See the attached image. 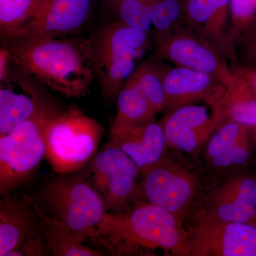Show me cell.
I'll return each mask as SVG.
<instances>
[{
  "label": "cell",
  "instance_id": "obj_1",
  "mask_svg": "<svg viewBox=\"0 0 256 256\" xmlns=\"http://www.w3.org/2000/svg\"><path fill=\"white\" fill-rule=\"evenodd\" d=\"M183 220L148 202L119 213L106 212L90 239L112 256H190Z\"/></svg>",
  "mask_w": 256,
  "mask_h": 256
},
{
  "label": "cell",
  "instance_id": "obj_2",
  "mask_svg": "<svg viewBox=\"0 0 256 256\" xmlns=\"http://www.w3.org/2000/svg\"><path fill=\"white\" fill-rule=\"evenodd\" d=\"M12 60L42 85L67 98H82L94 78L90 38L80 36L2 42Z\"/></svg>",
  "mask_w": 256,
  "mask_h": 256
},
{
  "label": "cell",
  "instance_id": "obj_3",
  "mask_svg": "<svg viewBox=\"0 0 256 256\" xmlns=\"http://www.w3.org/2000/svg\"><path fill=\"white\" fill-rule=\"evenodd\" d=\"M89 38L96 78L106 98L114 100L143 57L154 48V36L114 20Z\"/></svg>",
  "mask_w": 256,
  "mask_h": 256
},
{
  "label": "cell",
  "instance_id": "obj_4",
  "mask_svg": "<svg viewBox=\"0 0 256 256\" xmlns=\"http://www.w3.org/2000/svg\"><path fill=\"white\" fill-rule=\"evenodd\" d=\"M64 109L52 97L31 118L0 137V195L8 196L36 174L46 152L48 124Z\"/></svg>",
  "mask_w": 256,
  "mask_h": 256
},
{
  "label": "cell",
  "instance_id": "obj_5",
  "mask_svg": "<svg viewBox=\"0 0 256 256\" xmlns=\"http://www.w3.org/2000/svg\"><path fill=\"white\" fill-rule=\"evenodd\" d=\"M62 175L50 180L32 201L87 242L106 214L104 201L82 174Z\"/></svg>",
  "mask_w": 256,
  "mask_h": 256
},
{
  "label": "cell",
  "instance_id": "obj_6",
  "mask_svg": "<svg viewBox=\"0 0 256 256\" xmlns=\"http://www.w3.org/2000/svg\"><path fill=\"white\" fill-rule=\"evenodd\" d=\"M104 133V127L82 110L64 108L47 128L44 158L57 174L78 172L92 160Z\"/></svg>",
  "mask_w": 256,
  "mask_h": 256
},
{
  "label": "cell",
  "instance_id": "obj_7",
  "mask_svg": "<svg viewBox=\"0 0 256 256\" xmlns=\"http://www.w3.org/2000/svg\"><path fill=\"white\" fill-rule=\"evenodd\" d=\"M98 192L108 213H119L141 196L140 170L117 148L105 146L82 174Z\"/></svg>",
  "mask_w": 256,
  "mask_h": 256
},
{
  "label": "cell",
  "instance_id": "obj_8",
  "mask_svg": "<svg viewBox=\"0 0 256 256\" xmlns=\"http://www.w3.org/2000/svg\"><path fill=\"white\" fill-rule=\"evenodd\" d=\"M153 50L152 58L210 74L224 85L233 80L228 58L214 45L197 36L183 22L154 37Z\"/></svg>",
  "mask_w": 256,
  "mask_h": 256
},
{
  "label": "cell",
  "instance_id": "obj_9",
  "mask_svg": "<svg viewBox=\"0 0 256 256\" xmlns=\"http://www.w3.org/2000/svg\"><path fill=\"white\" fill-rule=\"evenodd\" d=\"M141 196L184 220L194 202L198 182L182 165L164 156L141 172Z\"/></svg>",
  "mask_w": 256,
  "mask_h": 256
},
{
  "label": "cell",
  "instance_id": "obj_10",
  "mask_svg": "<svg viewBox=\"0 0 256 256\" xmlns=\"http://www.w3.org/2000/svg\"><path fill=\"white\" fill-rule=\"evenodd\" d=\"M188 232L192 256H256V226L198 214Z\"/></svg>",
  "mask_w": 256,
  "mask_h": 256
},
{
  "label": "cell",
  "instance_id": "obj_11",
  "mask_svg": "<svg viewBox=\"0 0 256 256\" xmlns=\"http://www.w3.org/2000/svg\"><path fill=\"white\" fill-rule=\"evenodd\" d=\"M44 86L12 62L0 78V137L31 118L52 98Z\"/></svg>",
  "mask_w": 256,
  "mask_h": 256
},
{
  "label": "cell",
  "instance_id": "obj_12",
  "mask_svg": "<svg viewBox=\"0 0 256 256\" xmlns=\"http://www.w3.org/2000/svg\"><path fill=\"white\" fill-rule=\"evenodd\" d=\"M96 0H50L43 14L5 42L76 36L90 22Z\"/></svg>",
  "mask_w": 256,
  "mask_h": 256
},
{
  "label": "cell",
  "instance_id": "obj_13",
  "mask_svg": "<svg viewBox=\"0 0 256 256\" xmlns=\"http://www.w3.org/2000/svg\"><path fill=\"white\" fill-rule=\"evenodd\" d=\"M200 215L226 222L254 224L256 218V176L229 178L208 194Z\"/></svg>",
  "mask_w": 256,
  "mask_h": 256
},
{
  "label": "cell",
  "instance_id": "obj_14",
  "mask_svg": "<svg viewBox=\"0 0 256 256\" xmlns=\"http://www.w3.org/2000/svg\"><path fill=\"white\" fill-rule=\"evenodd\" d=\"M160 122L168 146L186 153L197 150L218 128L206 107L194 104L166 110Z\"/></svg>",
  "mask_w": 256,
  "mask_h": 256
},
{
  "label": "cell",
  "instance_id": "obj_15",
  "mask_svg": "<svg viewBox=\"0 0 256 256\" xmlns=\"http://www.w3.org/2000/svg\"><path fill=\"white\" fill-rule=\"evenodd\" d=\"M230 4V0H184L182 22L233 63L236 62L235 46L226 30Z\"/></svg>",
  "mask_w": 256,
  "mask_h": 256
},
{
  "label": "cell",
  "instance_id": "obj_16",
  "mask_svg": "<svg viewBox=\"0 0 256 256\" xmlns=\"http://www.w3.org/2000/svg\"><path fill=\"white\" fill-rule=\"evenodd\" d=\"M106 146L124 152L142 172L164 158L168 144L161 122L156 120L138 126L110 127Z\"/></svg>",
  "mask_w": 256,
  "mask_h": 256
},
{
  "label": "cell",
  "instance_id": "obj_17",
  "mask_svg": "<svg viewBox=\"0 0 256 256\" xmlns=\"http://www.w3.org/2000/svg\"><path fill=\"white\" fill-rule=\"evenodd\" d=\"M0 202V256L26 239L43 234L33 201L28 196L8 195Z\"/></svg>",
  "mask_w": 256,
  "mask_h": 256
},
{
  "label": "cell",
  "instance_id": "obj_18",
  "mask_svg": "<svg viewBox=\"0 0 256 256\" xmlns=\"http://www.w3.org/2000/svg\"><path fill=\"white\" fill-rule=\"evenodd\" d=\"M230 84H220L208 102L218 128L235 121L250 128L256 127V92L239 74L234 72Z\"/></svg>",
  "mask_w": 256,
  "mask_h": 256
},
{
  "label": "cell",
  "instance_id": "obj_19",
  "mask_svg": "<svg viewBox=\"0 0 256 256\" xmlns=\"http://www.w3.org/2000/svg\"><path fill=\"white\" fill-rule=\"evenodd\" d=\"M220 84L210 74L170 65L164 82L166 110L200 101L208 104Z\"/></svg>",
  "mask_w": 256,
  "mask_h": 256
},
{
  "label": "cell",
  "instance_id": "obj_20",
  "mask_svg": "<svg viewBox=\"0 0 256 256\" xmlns=\"http://www.w3.org/2000/svg\"><path fill=\"white\" fill-rule=\"evenodd\" d=\"M252 128L235 121L220 126L210 138L206 158L208 164L218 170L242 166L250 156Z\"/></svg>",
  "mask_w": 256,
  "mask_h": 256
},
{
  "label": "cell",
  "instance_id": "obj_21",
  "mask_svg": "<svg viewBox=\"0 0 256 256\" xmlns=\"http://www.w3.org/2000/svg\"><path fill=\"white\" fill-rule=\"evenodd\" d=\"M34 204V203H33ZM34 207L38 215L44 235L52 255L56 256H102L106 254L84 245L85 240L66 224L47 216L37 205Z\"/></svg>",
  "mask_w": 256,
  "mask_h": 256
},
{
  "label": "cell",
  "instance_id": "obj_22",
  "mask_svg": "<svg viewBox=\"0 0 256 256\" xmlns=\"http://www.w3.org/2000/svg\"><path fill=\"white\" fill-rule=\"evenodd\" d=\"M116 98L117 114L111 127L138 126L156 120L158 114L154 108L129 79Z\"/></svg>",
  "mask_w": 256,
  "mask_h": 256
},
{
  "label": "cell",
  "instance_id": "obj_23",
  "mask_svg": "<svg viewBox=\"0 0 256 256\" xmlns=\"http://www.w3.org/2000/svg\"><path fill=\"white\" fill-rule=\"evenodd\" d=\"M169 66L166 62L151 57L143 60L128 78L146 96L158 114L166 110L164 82Z\"/></svg>",
  "mask_w": 256,
  "mask_h": 256
},
{
  "label": "cell",
  "instance_id": "obj_24",
  "mask_svg": "<svg viewBox=\"0 0 256 256\" xmlns=\"http://www.w3.org/2000/svg\"><path fill=\"white\" fill-rule=\"evenodd\" d=\"M50 0H0L1 41L10 40L24 26L40 18Z\"/></svg>",
  "mask_w": 256,
  "mask_h": 256
},
{
  "label": "cell",
  "instance_id": "obj_25",
  "mask_svg": "<svg viewBox=\"0 0 256 256\" xmlns=\"http://www.w3.org/2000/svg\"><path fill=\"white\" fill-rule=\"evenodd\" d=\"M154 36L182 22L184 0H148Z\"/></svg>",
  "mask_w": 256,
  "mask_h": 256
},
{
  "label": "cell",
  "instance_id": "obj_26",
  "mask_svg": "<svg viewBox=\"0 0 256 256\" xmlns=\"http://www.w3.org/2000/svg\"><path fill=\"white\" fill-rule=\"evenodd\" d=\"M106 4L116 15V20L130 28L146 32L154 36L148 0Z\"/></svg>",
  "mask_w": 256,
  "mask_h": 256
},
{
  "label": "cell",
  "instance_id": "obj_27",
  "mask_svg": "<svg viewBox=\"0 0 256 256\" xmlns=\"http://www.w3.org/2000/svg\"><path fill=\"white\" fill-rule=\"evenodd\" d=\"M232 32L230 36L235 41L256 26V4L254 0H230Z\"/></svg>",
  "mask_w": 256,
  "mask_h": 256
},
{
  "label": "cell",
  "instance_id": "obj_28",
  "mask_svg": "<svg viewBox=\"0 0 256 256\" xmlns=\"http://www.w3.org/2000/svg\"><path fill=\"white\" fill-rule=\"evenodd\" d=\"M50 254L52 252L43 233L26 239L6 256H50Z\"/></svg>",
  "mask_w": 256,
  "mask_h": 256
},
{
  "label": "cell",
  "instance_id": "obj_29",
  "mask_svg": "<svg viewBox=\"0 0 256 256\" xmlns=\"http://www.w3.org/2000/svg\"><path fill=\"white\" fill-rule=\"evenodd\" d=\"M235 50L244 64L256 65V26L236 40Z\"/></svg>",
  "mask_w": 256,
  "mask_h": 256
},
{
  "label": "cell",
  "instance_id": "obj_30",
  "mask_svg": "<svg viewBox=\"0 0 256 256\" xmlns=\"http://www.w3.org/2000/svg\"><path fill=\"white\" fill-rule=\"evenodd\" d=\"M232 70L245 79L256 92V65L232 63Z\"/></svg>",
  "mask_w": 256,
  "mask_h": 256
},
{
  "label": "cell",
  "instance_id": "obj_31",
  "mask_svg": "<svg viewBox=\"0 0 256 256\" xmlns=\"http://www.w3.org/2000/svg\"><path fill=\"white\" fill-rule=\"evenodd\" d=\"M137 1V0H105L106 3H120L124 2Z\"/></svg>",
  "mask_w": 256,
  "mask_h": 256
},
{
  "label": "cell",
  "instance_id": "obj_32",
  "mask_svg": "<svg viewBox=\"0 0 256 256\" xmlns=\"http://www.w3.org/2000/svg\"><path fill=\"white\" fill-rule=\"evenodd\" d=\"M252 130H254V132L255 133V136L256 137V127L255 128H252Z\"/></svg>",
  "mask_w": 256,
  "mask_h": 256
},
{
  "label": "cell",
  "instance_id": "obj_33",
  "mask_svg": "<svg viewBox=\"0 0 256 256\" xmlns=\"http://www.w3.org/2000/svg\"><path fill=\"white\" fill-rule=\"evenodd\" d=\"M254 225L256 226V220H255V222H254Z\"/></svg>",
  "mask_w": 256,
  "mask_h": 256
},
{
  "label": "cell",
  "instance_id": "obj_34",
  "mask_svg": "<svg viewBox=\"0 0 256 256\" xmlns=\"http://www.w3.org/2000/svg\"><path fill=\"white\" fill-rule=\"evenodd\" d=\"M254 2H255L256 4V0H254Z\"/></svg>",
  "mask_w": 256,
  "mask_h": 256
}]
</instances>
